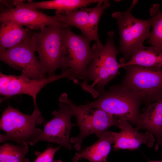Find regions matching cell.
Masks as SVG:
<instances>
[{"mask_svg":"<svg viewBox=\"0 0 162 162\" xmlns=\"http://www.w3.org/2000/svg\"><path fill=\"white\" fill-rule=\"evenodd\" d=\"M108 34L104 46H99L95 43L92 46L93 58L86 70L83 82L79 83L82 88L88 82H92L83 89L91 93L94 98L105 91V85L119 74L121 68L116 59L119 52L114 44V32L110 31Z\"/></svg>","mask_w":162,"mask_h":162,"instance_id":"6da1fadb","label":"cell"},{"mask_svg":"<svg viewBox=\"0 0 162 162\" xmlns=\"http://www.w3.org/2000/svg\"><path fill=\"white\" fill-rule=\"evenodd\" d=\"M95 101L79 106L85 109H100L117 118L135 124L141 113L139 107L144 98L142 94L120 83L101 93Z\"/></svg>","mask_w":162,"mask_h":162,"instance_id":"7a4b0ae2","label":"cell"},{"mask_svg":"<svg viewBox=\"0 0 162 162\" xmlns=\"http://www.w3.org/2000/svg\"><path fill=\"white\" fill-rule=\"evenodd\" d=\"M44 121L38 109H34L31 115L24 114L9 105L3 112L0 120V142L13 141L20 146L30 145L42 132L36 126Z\"/></svg>","mask_w":162,"mask_h":162,"instance_id":"3957f363","label":"cell"},{"mask_svg":"<svg viewBox=\"0 0 162 162\" xmlns=\"http://www.w3.org/2000/svg\"><path fill=\"white\" fill-rule=\"evenodd\" d=\"M133 0L129 8L123 12H116L112 16L116 19L120 36L119 52L123 57L119 59L120 64H123L128 61L134 52L143 45L144 41L150 37L151 26L150 19L142 20L133 16L131 11L138 2Z\"/></svg>","mask_w":162,"mask_h":162,"instance_id":"277c9868","label":"cell"},{"mask_svg":"<svg viewBox=\"0 0 162 162\" xmlns=\"http://www.w3.org/2000/svg\"><path fill=\"white\" fill-rule=\"evenodd\" d=\"M63 42L62 72L71 70L70 80L79 83L83 80L86 70L94 56L90 40L82 35L74 33L69 27L62 25Z\"/></svg>","mask_w":162,"mask_h":162,"instance_id":"5b68a950","label":"cell"},{"mask_svg":"<svg viewBox=\"0 0 162 162\" xmlns=\"http://www.w3.org/2000/svg\"><path fill=\"white\" fill-rule=\"evenodd\" d=\"M61 23L52 26L44 27L39 32H30L31 45L39 54V60L44 72L49 77L55 75L56 70L63 68V42Z\"/></svg>","mask_w":162,"mask_h":162,"instance_id":"8992f818","label":"cell"},{"mask_svg":"<svg viewBox=\"0 0 162 162\" xmlns=\"http://www.w3.org/2000/svg\"><path fill=\"white\" fill-rule=\"evenodd\" d=\"M125 74L121 83L142 94L146 106L162 99V69L130 65L122 67Z\"/></svg>","mask_w":162,"mask_h":162,"instance_id":"52a82bcc","label":"cell"},{"mask_svg":"<svg viewBox=\"0 0 162 162\" xmlns=\"http://www.w3.org/2000/svg\"><path fill=\"white\" fill-rule=\"evenodd\" d=\"M68 98L66 93L61 94L59 99V110L52 112L53 118L45 123L42 133L30 146L39 141H44L56 143L68 150L71 149L70 135L72 128L76 125L71 122V117L74 114L67 101Z\"/></svg>","mask_w":162,"mask_h":162,"instance_id":"ba28073f","label":"cell"},{"mask_svg":"<svg viewBox=\"0 0 162 162\" xmlns=\"http://www.w3.org/2000/svg\"><path fill=\"white\" fill-rule=\"evenodd\" d=\"M67 100L76 118V125L78 126L80 133L76 137L70 139L74 148L80 151L83 139L93 134L107 131L110 127L117 126L118 119L104 110L99 109H85L77 106L68 98Z\"/></svg>","mask_w":162,"mask_h":162,"instance_id":"9c48e42d","label":"cell"},{"mask_svg":"<svg viewBox=\"0 0 162 162\" xmlns=\"http://www.w3.org/2000/svg\"><path fill=\"white\" fill-rule=\"evenodd\" d=\"M72 74L71 70L68 69L59 75L33 79L22 73L20 76H16L5 75L0 72V95L7 97L21 94L29 95L33 99L34 109H38L36 98L42 88L48 84L61 78H68L70 79Z\"/></svg>","mask_w":162,"mask_h":162,"instance_id":"30bf717a","label":"cell"},{"mask_svg":"<svg viewBox=\"0 0 162 162\" xmlns=\"http://www.w3.org/2000/svg\"><path fill=\"white\" fill-rule=\"evenodd\" d=\"M30 30L27 38L18 45L0 52V60L33 79L43 78L45 73L31 45Z\"/></svg>","mask_w":162,"mask_h":162,"instance_id":"8fae6325","label":"cell"},{"mask_svg":"<svg viewBox=\"0 0 162 162\" xmlns=\"http://www.w3.org/2000/svg\"><path fill=\"white\" fill-rule=\"evenodd\" d=\"M20 4L14 8L1 13L0 22L12 20L31 30L40 29L44 26H52L60 23L58 14L54 16H49L37 9L24 6Z\"/></svg>","mask_w":162,"mask_h":162,"instance_id":"7c38bea8","label":"cell"},{"mask_svg":"<svg viewBox=\"0 0 162 162\" xmlns=\"http://www.w3.org/2000/svg\"><path fill=\"white\" fill-rule=\"evenodd\" d=\"M117 119L116 127L120 129V131L119 133L115 132L113 147L114 150H132L138 149L143 144L149 147L153 145L155 139L152 133L148 131L144 133L140 132L128 121Z\"/></svg>","mask_w":162,"mask_h":162,"instance_id":"4fadbf2b","label":"cell"},{"mask_svg":"<svg viewBox=\"0 0 162 162\" xmlns=\"http://www.w3.org/2000/svg\"><path fill=\"white\" fill-rule=\"evenodd\" d=\"M134 125L138 130H146L153 134L156 140L155 149L158 150L162 146V99L146 106Z\"/></svg>","mask_w":162,"mask_h":162,"instance_id":"5bb4252c","label":"cell"},{"mask_svg":"<svg viewBox=\"0 0 162 162\" xmlns=\"http://www.w3.org/2000/svg\"><path fill=\"white\" fill-rule=\"evenodd\" d=\"M98 140L92 145L76 153L72 160L77 162L82 159L90 162H107L111 145L114 142L115 132L107 130L96 134Z\"/></svg>","mask_w":162,"mask_h":162,"instance_id":"9a60e30c","label":"cell"},{"mask_svg":"<svg viewBox=\"0 0 162 162\" xmlns=\"http://www.w3.org/2000/svg\"><path fill=\"white\" fill-rule=\"evenodd\" d=\"M30 29L12 20L1 22L0 28V52L12 47L28 37Z\"/></svg>","mask_w":162,"mask_h":162,"instance_id":"2e32d148","label":"cell"},{"mask_svg":"<svg viewBox=\"0 0 162 162\" xmlns=\"http://www.w3.org/2000/svg\"><path fill=\"white\" fill-rule=\"evenodd\" d=\"M130 65L150 68H161L162 53L153 46L147 47L143 45L134 52L129 61L121 64V68Z\"/></svg>","mask_w":162,"mask_h":162,"instance_id":"e0dca14e","label":"cell"},{"mask_svg":"<svg viewBox=\"0 0 162 162\" xmlns=\"http://www.w3.org/2000/svg\"><path fill=\"white\" fill-rule=\"evenodd\" d=\"M99 0H53L34 2L30 1L28 2L22 3L24 6L34 9H55L56 13L72 10L84 8Z\"/></svg>","mask_w":162,"mask_h":162,"instance_id":"ac0fdd59","label":"cell"},{"mask_svg":"<svg viewBox=\"0 0 162 162\" xmlns=\"http://www.w3.org/2000/svg\"><path fill=\"white\" fill-rule=\"evenodd\" d=\"M56 14L59 15L60 22L62 26L76 27L81 31L82 35L88 39L87 26L89 15L88 8H82L80 10L62 11Z\"/></svg>","mask_w":162,"mask_h":162,"instance_id":"d6986e66","label":"cell"},{"mask_svg":"<svg viewBox=\"0 0 162 162\" xmlns=\"http://www.w3.org/2000/svg\"><path fill=\"white\" fill-rule=\"evenodd\" d=\"M160 7V4H155L150 9V19L152 29L147 42L162 53V12Z\"/></svg>","mask_w":162,"mask_h":162,"instance_id":"ffe728a7","label":"cell"},{"mask_svg":"<svg viewBox=\"0 0 162 162\" xmlns=\"http://www.w3.org/2000/svg\"><path fill=\"white\" fill-rule=\"evenodd\" d=\"M110 5V3L108 0H99L95 7L88 8L89 15L87 26L88 39L91 41H95L100 46L103 44L100 42L98 36V22L104 10Z\"/></svg>","mask_w":162,"mask_h":162,"instance_id":"44dd1931","label":"cell"},{"mask_svg":"<svg viewBox=\"0 0 162 162\" xmlns=\"http://www.w3.org/2000/svg\"><path fill=\"white\" fill-rule=\"evenodd\" d=\"M28 152L27 146L4 143L0 147V162H30L26 157Z\"/></svg>","mask_w":162,"mask_h":162,"instance_id":"7402d4cb","label":"cell"},{"mask_svg":"<svg viewBox=\"0 0 162 162\" xmlns=\"http://www.w3.org/2000/svg\"><path fill=\"white\" fill-rule=\"evenodd\" d=\"M60 147L55 148L50 147L47 148L38 156L34 162H52L55 154Z\"/></svg>","mask_w":162,"mask_h":162,"instance_id":"603a6c76","label":"cell"},{"mask_svg":"<svg viewBox=\"0 0 162 162\" xmlns=\"http://www.w3.org/2000/svg\"><path fill=\"white\" fill-rule=\"evenodd\" d=\"M148 162H162V160H159V161H154V160H148Z\"/></svg>","mask_w":162,"mask_h":162,"instance_id":"cb8c5ba5","label":"cell"},{"mask_svg":"<svg viewBox=\"0 0 162 162\" xmlns=\"http://www.w3.org/2000/svg\"><path fill=\"white\" fill-rule=\"evenodd\" d=\"M52 162H62L61 160H53Z\"/></svg>","mask_w":162,"mask_h":162,"instance_id":"d4e9b609","label":"cell"},{"mask_svg":"<svg viewBox=\"0 0 162 162\" xmlns=\"http://www.w3.org/2000/svg\"><path fill=\"white\" fill-rule=\"evenodd\" d=\"M161 156H162V153H161Z\"/></svg>","mask_w":162,"mask_h":162,"instance_id":"484cf974","label":"cell"}]
</instances>
